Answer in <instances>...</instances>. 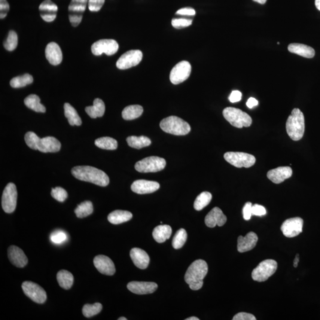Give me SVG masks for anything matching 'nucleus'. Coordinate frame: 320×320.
<instances>
[{
    "mask_svg": "<svg viewBox=\"0 0 320 320\" xmlns=\"http://www.w3.org/2000/svg\"><path fill=\"white\" fill-rule=\"evenodd\" d=\"M286 132L293 141H300L305 132V119L303 113L300 109L292 110L286 124Z\"/></svg>",
    "mask_w": 320,
    "mask_h": 320,
    "instance_id": "nucleus-4",
    "label": "nucleus"
},
{
    "mask_svg": "<svg viewBox=\"0 0 320 320\" xmlns=\"http://www.w3.org/2000/svg\"><path fill=\"white\" fill-rule=\"evenodd\" d=\"M303 225L304 221L301 218H292L283 222L280 230L285 237H295L303 232Z\"/></svg>",
    "mask_w": 320,
    "mask_h": 320,
    "instance_id": "nucleus-15",
    "label": "nucleus"
},
{
    "mask_svg": "<svg viewBox=\"0 0 320 320\" xmlns=\"http://www.w3.org/2000/svg\"><path fill=\"white\" fill-rule=\"evenodd\" d=\"M105 2V0H88V9L91 11H99L104 5Z\"/></svg>",
    "mask_w": 320,
    "mask_h": 320,
    "instance_id": "nucleus-46",
    "label": "nucleus"
},
{
    "mask_svg": "<svg viewBox=\"0 0 320 320\" xmlns=\"http://www.w3.org/2000/svg\"><path fill=\"white\" fill-rule=\"evenodd\" d=\"M166 166V161L164 158L151 156L138 161L135 168L140 173H155L163 170Z\"/></svg>",
    "mask_w": 320,
    "mask_h": 320,
    "instance_id": "nucleus-8",
    "label": "nucleus"
},
{
    "mask_svg": "<svg viewBox=\"0 0 320 320\" xmlns=\"http://www.w3.org/2000/svg\"><path fill=\"white\" fill-rule=\"evenodd\" d=\"M177 14L184 15V16H194L196 14V11L192 8H184L180 9L176 12Z\"/></svg>",
    "mask_w": 320,
    "mask_h": 320,
    "instance_id": "nucleus-53",
    "label": "nucleus"
},
{
    "mask_svg": "<svg viewBox=\"0 0 320 320\" xmlns=\"http://www.w3.org/2000/svg\"><path fill=\"white\" fill-rule=\"evenodd\" d=\"M118 320H127V319L126 318H121L118 319Z\"/></svg>",
    "mask_w": 320,
    "mask_h": 320,
    "instance_id": "nucleus-59",
    "label": "nucleus"
},
{
    "mask_svg": "<svg viewBox=\"0 0 320 320\" xmlns=\"http://www.w3.org/2000/svg\"><path fill=\"white\" fill-rule=\"evenodd\" d=\"M172 233V228L169 225H161L154 228L152 236L157 243H162L170 239Z\"/></svg>",
    "mask_w": 320,
    "mask_h": 320,
    "instance_id": "nucleus-28",
    "label": "nucleus"
},
{
    "mask_svg": "<svg viewBox=\"0 0 320 320\" xmlns=\"http://www.w3.org/2000/svg\"><path fill=\"white\" fill-rule=\"evenodd\" d=\"M186 320H199V319L196 318V317H191V318L185 319Z\"/></svg>",
    "mask_w": 320,
    "mask_h": 320,
    "instance_id": "nucleus-58",
    "label": "nucleus"
},
{
    "mask_svg": "<svg viewBox=\"0 0 320 320\" xmlns=\"http://www.w3.org/2000/svg\"><path fill=\"white\" fill-rule=\"evenodd\" d=\"M212 196L208 192H203L196 197L194 203V208L196 211H201L208 206L212 200Z\"/></svg>",
    "mask_w": 320,
    "mask_h": 320,
    "instance_id": "nucleus-36",
    "label": "nucleus"
},
{
    "mask_svg": "<svg viewBox=\"0 0 320 320\" xmlns=\"http://www.w3.org/2000/svg\"><path fill=\"white\" fill-rule=\"evenodd\" d=\"M227 220V216L224 214L221 209L215 207L206 216L205 222L207 227L214 228L216 225L219 227L223 226Z\"/></svg>",
    "mask_w": 320,
    "mask_h": 320,
    "instance_id": "nucleus-19",
    "label": "nucleus"
},
{
    "mask_svg": "<svg viewBox=\"0 0 320 320\" xmlns=\"http://www.w3.org/2000/svg\"><path fill=\"white\" fill-rule=\"evenodd\" d=\"M72 175L80 181L91 183L100 187H105L109 184V178L102 170L95 167L76 166L71 170Z\"/></svg>",
    "mask_w": 320,
    "mask_h": 320,
    "instance_id": "nucleus-1",
    "label": "nucleus"
},
{
    "mask_svg": "<svg viewBox=\"0 0 320 320\" xmlns=\"http://www.w3.org/2000/svg\"><path fill=\"white\" fill-rule=\"evenodd\" d=\"M130 256L134 264L141 269H145L149 263L148 255L143 250L139 248H133L130 252Z\"/></svg>",
    "mask_w": 320,
    "mask_h": 320,
    "instance_id": "nucleus-25",
    "label": "nucleus"
},
{
    "mask_svg": "<svg viewBox=\"0 0 320 320\" xmlns=\"http://www.w3.org/2000/svg\"><path fill=\"white\" fill-rule=\"evenodd\" d=\"M277 268V263L275 260L272 259L263 260L253 270L252 278L259 282L266 281L276 272Z\"/></svg>",
    "mask_w": 320,
    "mask_h": 320,
    "instance_id": "nucleus-7",
    "label": "nucleus"
},
{
    "mask_svg": "<svg viewBox=\"0 0 320 320\" xmlns=\"http://www.w3.org/2000/svg\"><path fill=\"white\" fill-rule=\"evenodd\" d=\"M10 10V6L7 0H0V18L4 19L7 16L8 12Z\"/></svg>",
    "mask_w": 320,
    "mask_h": 320,
    "instance_id": "nucleus-47",
    "label": "nucleus"
},
{
    "mask_svg": "<svg viewBox=\"0 0 320 320\" xmlns=\"http://www.w3.org/2000/svg\"><path fill=\"white\" fill-rule=\"evenodd\" d=\"M142 53L140 50H130L124 54L117 63L120 69H127L138 65L142 59Z\"/></svg>",
    "mask_w": 320,
    "mask_h": 320,
    "instance_id": "nucleus-14",
    "label": "nucleus"
},
{
    "mask_svg": "<svg viewBox=\"0 0 320 320\" xmlns=\"http://www.w3.org/2000/svg\"><path fill=\"white\" fill-rule=\"evenodd\" d=\"M51 196L55 199L59 201L60 202H63L68 197V193L64 189L61 187L53 188L51 191Z\"/></svg>",
    "mask_w": 320,
    "mask_h": 320,
    "instance_id": "nucleus-43",
    "label": "nucleus"
},
{
    "mask_svg": "<svg viewBox=\"0 0 320 320\" xmlns=\"http://www.w3.org/2000/svg\"><path fill=\"white\" fill-rule=\"evenodd\" d=\"M74 212L77 217L79 218L87 217L93 212V203L90 201H84L77 206Z\"/></svg>",
    "mask_w": 320,
    "mask_h": 320,
    "instance_id": "nucleus-37",
    "label": "nucleus"
},
{
    "mask_svg": "<svg viewBox=\"0 0 320 320\" xmlns=\"http://www.w3.org/2000/svg\"><path fill=\"white\" fill-rule=\"evenodd\" d=\"M233 320H256L255 316L247 313H239L235 316Z\"/></svg>",
    "mask_w": 320,
    "mask_h": 320,
    "instance_id": "nucleus-51",
    "label": "nucleus"
},
{
    "mask_svg": "<svg viewBox=\"0 0 320 320\" xmlns=\"http://www.w3.org/2000/svg\"><path fill=\"white\" fill-rule=\"evenodd\" d=\"M82 19H83V15L69 13V19L72 26H78L81 22Z\"/></svg>",
    "mask_w": 320,
    "mask_h": 320,
    "instance_id": "nucleus-50",
    "label": "nucleus"
},
{
    "mask_svg": "<svg viewBox=\"0 0 320 320\" xmlns=\"http://www.w3.org/2000/svg\"><path fill=\"white\" fill-rule=\"evenodd\" d=\"M242 93L240 91L234 90L232 91L229 97V100L231 103L239 102L242 100Z\"/></svg>",
    "mask_w": 320,
    "mask_h": 320,
    "instance_id": "nucleus-52",
    "label": "nucleus"
},
{
    "mask_svg": "<svg viewBox=\"0 0 320 320\" xmlns=\"http://www.w3.org/2000/svg\"><path fill=\"white\" fill-rule=\"evenodd\" d=\"M57 278L61 287L69 289L74 283V276L66 270H62L57 273Z\"/></svg>",
    "mask_w": 320,
    "mask_h": 320,
    "instance_id": "nucleus-31",
    "label": "nucleus"
},
{
    "mask_svg": "<svg viewBox=\"0 0 320 320\" xmlns=\"http://www.w3.org/2000/svg\"><path fill=\"white\" fill-rule=\"evenodd\" d=\"M266 214V210L264 206L258 205V204H255L252 206V215L261 216Z\"/></svg>",
    "mask_w": 320,
    "mask_h": 320,
    "instance_id": "nucleus-49",
    "label": "nucleus"
},
{
    "mask_svg": "<svg viewBox=\"0 0 320 320\" xmlns=\"http://www.w3.org/2000/svg\"><path fill=\"white\" fill-rule=\"evenodd\" d=\"M24 294L38 304H44L47 301V293L41 286L30 281L24 282L21 285Z\"/></svg>",
    "mask_w": 320,
    "mask_h": 320,
    "instance_id": "nucleus-11",
    "label": "nucleus"
},
{
    "mask_svg": "<svg viewBox=\"0 0 320 320\" xmlns=\"http://www.w3.org/2000/svg\"><path fill=\"white\" fill-rule=\"evenodd\" d=\"M192 20L187 19H173L172 21V26L176 29H182L191 25Z\"/></svg>",
    "mask_w": 320,
    "mask_h": 320,
    "instance_id": "nucleus-44",
    "label": "nucleus"
},
{
    "mask_svg": "<svg viewBox=\"0 0 320 320\" xmlns=\"http://www.w3.org/2000/svg\"><path fill=\"white\" fill-rule=\"evenodd\" d=\"M246 105L248 106L249 108L252 109L254 107L257 106L258 101L257 100L254 98V97H251V98L249 99L248 102H247Z\"/></svg>",
    "mask_w": 320,
    "mask_h": 320,
    "instance_id": "nucleus-54",
    "label": "nucleus"
},
{
    "mask_svg": "<svg viewBox=\"0 0 320 320\" xmlns=\"http://www.w3.org/2000/svg\"><path fill=\"white\" fill-rule=\"evenodd\" d=\"M88 0H71L68 6L69 13L83 15Z\"/></svg>",
    "mask_w": 320,
    "mask_h": 320,
    "instance_id": "nucleus-38",
    "label": "nucleus"
},
{
    "mask_svg": "<svg viewBox=\"0 0 320 320\" xmlns=\"http://www.w3.org/2000/svg\"><path fill=\"white\" fill-rule=\"evenodd\" d=\"M102 309V305L99 303L94 304H85L82 312L85 318H90L91 317L98 315L101 312Z\"/></svg>",
    "mask_w": 320,
    "mask_h": 320,
    "instance_id": "nucleus-41",
    "label": "nucleus"
},
{
    "mask_svg": "<svg viewBox=\"0 0 320 320\" xmlns=\"http://www.w3.org/2000/svg\"><path fill=\"white\" fill-rule=\"evenodd\" d=\"M94 143L97 147L107 150H115L118 148L117 140L111 137H102L97 139Z\"/></svg>",
    "mask_w": 320,
    "mask_h": 320,
    "instance_id": "nucleus-35",
    "label": "nucleus"
},
{
    "mask_svg": "<svg viewBox=\"0 0 320 320\" xmlns=\"http://www.w3.org/2000/svg\"><path fill=\"white\" fill-rule=\"evenodd\" d=\"M24 140L29 148L44 153L59 152L62 147L60 142L54 137L47 136L40 138L33 132H27Z\"/></svg>",
    "mask_w": 320,
    "mask_h": 320,
    "instance_id": "nucleus-3",
    "label": "nucleus"
},
{
    "mask_svg": "<svg viewBox=\"0 0 320 320\" xmlns=\"http://www.w3.org/2000/svg\"><path fill=\"white\" fill-rule=\"evenodd\" d=\"M160 126L164 132L178 136L187 135L191 129L190 124L175 116L164 119L161 121Z\"/></svg>",
    "mask_w": 320,
    "mask_h": 320,
    "instance_id": "nucleus-5",
    "label": "nucleus"
},
{
    "mask_svg": "<svg viewBox=\"0 0 320 320\" xmlns=\"http://www.w3.org/2000/svg\"><path fill=\"white\" fill-rule=\"evenodd\" d=\"M132 218V213L129 211L116 210L110 213L108 219V221L112 224L118 225L129 221Z\"/></svg>",
    "mask_w": 320,
    "mask_h": 320,
    "instance_id": "nucleus-29",
    "label": "nucleus"
},
{
    "mask_svg": "<svg viewBox=\"0 0 320 320\" xmlns=\"http://www.w3.org/2000/svg\"><path fill=\"white\" fill-rule=\"evenodd\" d=\"M288 51L291 53L298 55V56L312 59L315 56V51L309 46L301 44H291L289 45Z\"/></svg>",
    "mask_w": 320,
    "mask_h": 320,
    "instance_id": "nucleus-26",
    "label": "nucleus"
},
{
    "mask_svg": "<svg viewBox=\"0 0 320 320\" xmlns=\"http://www.w3.org/2000/svg\"><path fill=\"white\" fill-rule=\"evenodd\" d=\"M85 111L91 118L102 117L105 114V105L102 100L96 99L94 100L93 105L86 107Z\"/></svg>",
    "mask_w": 320,
    "mask_h": 320,
    "instance_id": "nucleus-27",
    "label": "nucleus"
},
{
    "mask_svg": "<svg viewBox=\"0 0 320 320\" xmlns=\"http://www.w3.org/2000/svg\"><path fill=\"white\" fill-rule=\"evenodd\" d=\"M252 203L251 202H247L244 206L243 209V218L246 221L251 219L252 216Z\"/></svg>",
    "mask_w": 320,
    "mask_h": 320,
    "instance_id": "nucleus-48",
    "label": "nucleus"
},
{
    "mask_svg": "<svg viewBox=\"0 0 320 320\" xmlns=\"http://www.w3.org/2000/svg\"><path fill=\"white\" fill-rule=\"evenodd\" d=\"M144 109L140 105H130L126 107L123 111V117L125 120L130 121L141 117Z\"/></svg>",
    "mask_w": 320,
    "mask_h": 320,
    "instance_id": "nucleus-32",
    "label": "nucleus"
},
{
    "mask_svg": "<svg viewBox=\"0 0 320 320\" xmlns=\"http://www.w3.org/2000/svg\"><path fill=\"white\" fill-rule=\"evenodd\" d=\"M208 272V264L203 260H195L188 267L185 280L192 290H199L203 284V280Z\"/></svg>",
    "mask_w": 320,
    "mask_h": 320,
    "instance_id": "nucleus-2",
    "label": "nucleus"
},
{
    "mask_svg": "<svg viewBox=\"0 0 320 320\" xmlns=\"http://www.w3.org/2000/svg\"><path fill=\"white\" fill-rule=\"evenodd\" d=\"M8 256L11 263L17 267H24L28 263L26 255L17 246H11L8 248Z\"/></svg>",
    "mask_w": 320,
    "mask_h": 320,
    "instance_id": "nucleus-22",
    "label": "nucleus"
},
{
    "mask_svg": "<svg viewBox=\"0 0 320 320\" xmlns=\"http://www.w3.org/2000/svg\"><path fill=\"white\" fill-rule=\"evenodd\" d=\"M24 104L27 108L33 110L36 112L45 113V107L41 103V99L36 94H30L24 99Z\"/></svg>",
    "mask_w": 320,
    "mask_h": 320,
    "instance_id": "nucleus-33",
    "label": "nucleus"
},
{
    "mask_svg": "<svg viewBox=\"0 0 320 320\" xmlns=\"http://www.w3.org/2000/svg\"><path fill=\"white\" fill-rule=\"evenodd\" d=\"M93 263L97 270L103 275L112 276L116 272L114 262L108 256H97L94 258Z\"/></svg>",
    "mask_w": 320,
    "mask_h": 320,
    "instance_id": "nucleus-16",
    "label": "nucleus"
},
{
    "mask_svg": "<svg viewBox=\"0 0 320 320\" xmlns=\"http://www.w3.org/2000/svg\"><path fill=\"white\" fill-rule=\"evenodd\" d=\"M64 112L65 117L68 121L70 126H80L82 124L81 119L78 114L77 111L69 103L64 104Z\"/></svg>",
    "mask_w": 320,
    "mask_h": 320,
    "instance_id": "nucleus-30",
    "label": "nucleus"
},
{
    "mask_svg": "<svg viewBox=\"0 0 320 320\" xmlns=\"http://www.w3.org/2000/svg\"><path fill=\"white\" fill-rule=\"evenodd\" d=\"M253 1H254L255 2H257L259 3V4H264L266 2L267 0H253Z\"/></svg>",
    "mask_w": 320,
    "mask_h": 320,
    "instance_id": "nucleus-56",
    "label": "nucleus"
},
{
    "mask_svg": "<svg viewBox=\"0 0 320 320\" xmlns=\"http://www.w3.org/2000/svg\"><path fill=\"white\" fill-rule=\"evenodd\" d=\"M222 114L225 120L234 127H249L252 124V118L239 109L228 107L224 109Z\"/></svg>",
    "mask_w": 320,
    "mask_h": 320,
    "instance_id": "nucleus-6",
    "label": "nucleus"
},
{
    "mask_svg": "<svg viewBox=\"0 0 320 320\" xmlns=\"http://www.w3.org/2000/svg\"><path fill=\"white\" fill-rule=\"evenodd\" d=\"M160 187V184L157 182L138 180L131 185V190L137 194H148L157 191Z\"/></svg>",
    "mask_w": 320,
    "mask_h": 320,
    "instance_id": "nucleus-17",
    "label": "nucleus"
},
{
    "mask_svg": "<svg viewBox=\"0 0 320 320\" xmlns=\"http://www.w3.org/2000/svg\"><path fill=\"white\" fill-rule=\"evenodd\" d=\"M224 157L228 163L237 168H249L254 165L256 161L254 155L242 152H227Z\"/></svg>",
    "mask_w": 320,
    "mask_h": 320,
    "instance_id": "nucleus-9",
    "label": "nucleus"
},
{
    "mask_svg": "<svg viewBox=\"0 0 320 320\" xmlns=\"http://www.w3.org/2000/svg\"><path fill=\"white\" fill-rule=\"evenodd\" d=\"M292 175V170L290 167H279L270 170L267 174V178L274 184H280L285 180L290 178Z\"/></svg>",
    "mask_w": 320,
    "mask_h": 320,
    "instance_id": "nucleus-20",
    "label": "nucleus"
},
{
    "mask_svg": "<svg viewBox=\"0 0 320 320\" xmlns=\"http://www.w3.org/2000/svg\"><path fill=\"white\" fill-rule=\"evenodd\" d=\"M118 49V42L114 39H101L91 46V52L96 56H101L103 54L113 56L117 53Z\"/></svg>",
    "mask_w": 320,
    "mask_h": 320,
    "instance_id": "nucleus-13",
    "label": "nucleus"
},
{
    "mask_svg": "<svg viewBox=\"0 0 320 320\" xmlns=\"http://www.w3.org/2000/svg\"><path fill=\"white\" fill-rule=\"evenodd\" d=\"M18 37L16 32L13 30L9 32L7 39L4 42V47L6 50L13 51L17 47Z\"/></svg>",
    "mask_w": 320,
    "mask_h": 320,
    "instance_id": "nucleus-42",
    "label": "nucleus"
},
{
    "mask_svg": "<svg viewBox=\"0 0 320 320\" xmlns=\"http://www.w3.org/2000/svg\"><path fill=\"white\" fill-rule=\"evenodd\" d=\"M299 261H300V257H299V254H297L294 260V266L295 267H297Z\"/></svg>",
    "mask_w": 320,
    "mask_h": 320,
    "instance_id": "nucleus-55",
    "label": "nucleus"
},
{
    "mask_svg": "<svg viewBox=\"0 0 320 320\" xmlns=\"http://www.w3.org/2000/svg\"><path fill=\"white\" fill-rule=\"evenodd\" d=\"M45 56L49 63L53 65H59L63 61L62 50L56 42H51L48 44L45 49Z\"/></svg>",
    "mask_w": 320,
    "mask_h": 320,
    "instance_id": "nucleus-24",
    "label": "nucleus"
},
{
    "mask_svg": "<svg viewBox=\"0 0 320 320\" xmlns=\"http://www.w3.org/2000/svg\"><path fill=\"white\" fill-rule=\"evenodd\" d=\"M33 81L32 76L29 74H25L12 78L10 81V85L14 88H21L32 84Z\"/></svg>",
    "mask_w": 320,
    "mask_h": 320,
    "instance_id": "nucleus-39",
    "label": "nucleus"
},
{
    "mask_svg": "<svg viewBox=\"0 0 320 320\" xmlns=\"http://www.w3.org/2000/svg\"><path fill=\"white\" fill-rule=\"evenodd\" d=\"M127 141L129 147L138 149L148 147L151 144L150 139L145 136H130L128 137Z\"/></svg>",
    "mask_w": 320,
    "mask_h": 320,
    "instance_id": "nucleus-34",
    "label": "nucleus"
},
{
    "mask_svg": "<svg viewBox=\"0 0 320 320\" xmlns=\"http://www.w3.org/2000/svg\"><path fill=\"white\" fill-rule=\"evenodd\" d=\"M127 288L132 293L145 295L153 293L157 290L158 285L154 282L133 281L128 283Z\"/></svg>",
    "mask_w": 320,
    "mask_h": 320,
    "instance_id": "nucleus-18",
    "label": "nucleus"
},
{
    "mask_svg": "<svg viewBox=\"0 0 320 320\" xmlns=\"http://www.w3.org/2000/svg\"><path fill=\"white\" fill-rule=\"evenodd\" d=\"M258 237L254 232H250L245 237L240 236L238 238L237 250L240 253L251 251L257 245Z\"/></svg>",
    "mask_w": 320,
    "mask_h": 320,
    "instance_id": "nucleus-21",
    "label": "nucleus"
},
{
    "mask_svg": "<svg viewBox=\"0 0 320 320\" xmlns=\"http://www.w3.org/2000/svg\"><path fill=\"white\" fill-rule=\"evenodd\" d=\"M315 4L317 8L320 11V0H316Z\"/></svg>",
    "mask_w": 320,
    "mask_h": 320,
    "instance_id": "nucleus-57",
    "label": "nucleus"
},
{
    "mask_svg": "<svg viewBox=\"0 0 320 320\" xmlns=\"http://www.w3.org/2000/svg\"><path fill=\"white\" fill-rule=\"evenodd\" d=\"M187 239L188 234L184 228H181L177 231L173 239L172 245L174 249H181L187 242Z\"/></svg>",
    "mask_w": 320,
    "mask_h": 320,
    "instance_id": "nucleus-40",
    "label": "nucleus"
},
{
    "mask_svg": "<svg viewBox=\"0 0 320 320\" xmlns=\"http://www.w3.org/2000/svg\"><path fill=\"white\" fill-rule=\"evenodd\" d=\"M41 16L47 22H52L56 19L58 6L51 0H45L39 5Z\"/></svg>",
    "mask_w": 320,
    "mask_h": 320,
    "instance_id": "nucleus-23",
    "label": "nucleus"
},
{
    "mask_svg": "<svg viewBox=\"0 0 320 320\" xmlns=\"http://www.w3.org/2000/svg\"><path fill=\"white\" fill-rule=\"evenodd\" d=\"M17 191L16 185L9 183L6 186L2 195L1 205L4 211L7 213H13L17 205Z\"/></svg>",
    "mask_w": 320,
    "mask_h": 320,
    "instance_id": "nucleus-10",
    "label": "nucleus"
},
{
    "mask_svg": "<svg viewBox=\"0 0 320 320\" xmlns=\"http://www.w3.org/2000/svg\"><path fill=\"white\" fill-rule=\"evenodd\" d=\"M66 235L62 231H56L51 235V240L54 243L61 244L66 240Z\"/></svg>",
    "mask_w": 320,
    "mask_h": 320,
    "instance_id": "nucleus-45",
    "label": "nucleus"
},
{
    "mask_svg": "<svg viewBox=\"0 0 320 320\" xmlns=\"http://www.w3.org/2000/svg\"><path fill=\"white\" fill-rule=\"evenodd\" d=\"M191 71V65L187 61H183L177 64L170 72L171 82L175 85L182 83L190 77Z\"/></svg>",
    "mask_w": 320,
    "mask_h": 320,
    "instance_id": "nucleus-12",
    "label": "nucleus"
}]
</instances>
